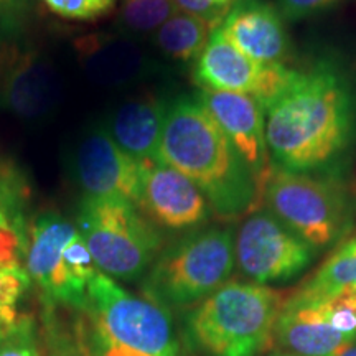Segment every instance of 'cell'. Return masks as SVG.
Listing matches in <instances>:
<instances>
[{
  "label": "cell",
  "mask_w": 356,
  "mask_h": 356,
  "mask_svg": "<svg viewBox=\"0 0 356 356\" xmlns=\"http://www.w3.org/2000/svg\"><path fill=\"white\" fill-rule=\"evenodd\" d=\"M269 356H297V355H293V353H289V351H274V353H270Z\"/></svg>",
  "instance_id": "obj_30"
},
{
  "label": "cell",
  "mask_w": 356,
  "mask_h": 356,
  "mask_svg": "<svg viewBox=\"0 0 356 356\" xmlns=\"http://www.w3.org/2000/svg\"><path fill=\"white\" fill-rule=\"evenodd\" d=\"M293 73L296 70L286 65L261 63L244 55L218 26L195 63L193 81L208 91L254 97L264 108L287 86Z\"/></svg>",
  "instance_id": "obj_9"
},
{
  "label": "cell",
  "mask_w": 356,
  "mask_h": 356,
  "mask_svg": "<svg viewBox=\"0 0 356 356\" xmlns=\"http://www.w3.org/2000/svg\"><path fill=\"white\" fill-rule=\"evenodd\" d=\"M220 30L239 51L261 63L286 65L291 58L286 20L269 0H238Z\"/></svg>",
  "instance_id": "obj_14"
},
{
  "label": "cell",
  "mask_w": 356,
  "mask_h": 356,
  "mask_svg": "<svg viewBox=\"0 0 356 356\" xmlns=\"http://www.w3.org/2000/svg\"><path fill=\"white\" fill-rule=\"evenodd\" d=\"M30 286V277L22 266L0 267V330L7 333L19 320L17 305Z\"/></svg>",
  "instance_id": "obj_21"
},
{
  "label": "cell",
  "mask_w": 356,
  "mask_h": 356,
  "mask_svg": "<svg viewBox=\"0 0 356 356\" xmlns=\"http://www.w3.org/2000/svg\"><path fill=\"white\" fill-rule=\"evenodd\" d=\"M233 231L197 228L163 248L142 279L144 297L167 310H184L226 284L234 270Z\"/></svg>",
  "instance_id": "obj_4"
},
{
  "label": "cell",
  "mask_w": 356,
  "mask_h": 356,
  "mask_svg": "<svg viewBox=\"0 0 356 356\" xmlns=\"http://www.w3.org/2000/svg\"><path fill=\"white\" fill-rule=\"evenodd\" d=\"M3 337H6V333H3L2 330H0V341H2V338H3Z\"/></svg>",
  "instance_id": "obj_31"
},
{
  "label": "cell",
  "mask_w": 356,
  "mask_h": 356,
  "mask_svg": "<svg viewBox=\"0 0 356 356\" xmlns=\"http://www.w3.org/2000/svg\"><path fill=\"white\" fill-rule=\"evenodd\" d=\"M84 317L86 320L78 322L79 351L84 356H149L114 343L99 328H96V325L89 320L86 312H84Z\"/></svg>",
  "instance_id": "obj_22"
},
{
  "label": "cell",
  "mask_w": 356,
  "mask_h": 356,
  "mask_svg": "<svg viewBox=\"0 0 356 356\" xmlns=\"http://www.w3.org/2000/svg\"><path fill=\"white\" fill-rule=\"evenodd\" d=\"M274 343L297 356H332L350 341L328 323L320 302L286 300Z\"/></svg>",
  "instance_id": "obj_15"
},
{
  "label": "cell",
  "mask_w": 356,
  "mask_h": 356,
  "mask_svg": "<svg viewBox=\"0 0 356 356\" xmlns=\"http://www.w3.org/2000/svg\"><path fill=\"white\" fill-rule=\"evenodd\" d=\"M286 300L269 286L228 280L186 314V340L203 356H261L273 348Z\"/></svg>",
  "instance_id": "obj_3"
},
{
  "label": "cell",
  "mask_w": 356,
  "mask_h": 356,
  "mask_svg": "<svg viewBox=\"0 0 356 356\" xmlns=\"http://www.w3.org/2000/svg\"><path fill=\"white\" fill-rule=\"evenodd\" d=\"M233 248L241 275L262 286L296 279L318 254L266 208L244 216L233 233Z\"/></svg>",
  "instance_id": "obj_8"
},
{
  "label": "cell",
  "mask_w": 356,
  "mask_h": 356,
  "mask_svg": "<svg viewBox=\"0 0 356 356\" xmlns=\"http://www.w3.org/2000/svg\"><path fill=\"white\" fill-rule=\"evenodd\" d=\"M332 356H356V341H353V343H348V345L341 346V348L338 350L335 355H332Z\"/></svg>",
  "instance_id": "obj_27"
},
{
  "label": "cell",
  "mask_w": 356,
  "mask_h": 356,
  "mask_svg": "<svg viewBox=\"0 0 356 356\" xmlns=\"http://www.w3.org/2000/svg\"><path fill=\"white\" fill-rule=\"evenodd\" d=\"M0 356H40L37 327L30 317H19L0 341Z\"/></svg>",
  "instance_id": "obj_23"
},
{
  "label": "cell",
  "mask_w": 356,
  "mask_h": 356,
  "mask_svg": "<svg viewBox=\"0 0 356 356\" xmlns=\"http://www.w3.org/2000/svg\"><path fill=\"white\" fill-rule=\"evenodd\" d=\"M6 225H10V221H8V218L6 216V213H3L2 208H0V226H6Z\"/></svg>",
  "instance_id": "obj_29"
},
{
  "label": "cell",
  "mask_w": 356,
  "mask_h": 356,
  "mask_svg": "<svg viewBox=\"0 0 356 356\" xmlns=\"http://www.w3.org/2000/svg\"><path fill=\"white\" fill-rule=\"evenodd\" d=\"M154 225L167 229H197L211 208L188 177L162 162H145L140 197L136 204Z\"/></svg>",
  "instance_id": "obj_11"
},
{
  "label": "cell",
  "mask_w": 356,
  "mask_h": 356,
  "mask_svg": "<svg viewBox=\"0 0 356 356\" xmlns=\"http://www.w3.org/2000/svg\"><path fill=\"white\" fill-rule=\"evenodd\" d=\"M178 12L197 17L218 29L238 0H173Z\"/></svg>",
  "instance_id": "obj_25"
},
{
  "label": "cell",
  "mask_w": 356,
  "mask_h": 356,
  "mask_svg": "<svg viewBox=\"0 0 356 356\" xmlns=\"http://www.w3.org/2000/svg\"><path fill=\"white\" fill-rule=\"evenodd\" d=\"M0 267H10V266H3V264H2V262H0Z\"/></svg>",
  "instance_id": "obj_32"
},
{
  "label": "cell",
  "mask_w": 356,
  "mask_h": 356,
  "mask_svg": "<svg viewBox=\"0 0 356 356\" xmlns=\"http://www.w3.org/2000/svg\"><path fill=\"white\" fill-rule=\"evenodd\" d=\"M51 12L65 19L95 20L113 10L115 0H43Z\"/></svg>",
  "instance_id": "obj_24"
},
{
  "label": "cell",
  "mask_w": 356,
  "mask_h": 356,
  "mask_svg": "<svg viewBox=\"0 0 356 356\" xmlns=\"http://www.w3.org/2000/svg\"><path fill=\"white\" fill-rule=\"evenodd\" d=\"M343 291H356V236L338 244L328 259L287 299L318 302Z\"/></svg>",
  "instance_id": "obj_18"
},
{
  "label": "cell",
  "mask_w": 356,
  "mask_h": 356,
  "mask_svg": "<svg viewBox=\"0 0 356 356\" xmlns=\"http://www.w3.org/2000/svg\"><path fill=\"white\" fill-rule=\"evenodd\" d=\"M160 160L188 177L222 220H238L262 208L251 170L198 97L170 102Z\"/></svg>",
  "instance_id": "obj_2"
},
{
  "label": "cell",
  "mask_w": 356,
  "mask_h": 356,
  "mask_svg": "<svg viewBox=\"0 0 356 356\" xmlns=\"http://www.w3.org/2000/svg\"><path fill=\"white\" fill-rule=\"evenodd\" d=\"M84 312L114 343L149 356H181L170 310L127 292L104 273L89 280Z\"/></svg>",
  "instance_id": "obj_7"
},
{
  "label": "cell",
  "mask_w": 356,
  "mask_h": 356,
  "mask_svg": "<svg viewBox=\"0 0 356 356\" xmlns=\"http://www.w3.org/2000/svg\"><path fill=\"white\" fill-rule=\"evenodd\" d=\"M215 30L202 19L178 12L154 33V40L163 55L188 63L198 60Z\"/></svg>",
  "instance_id": "obj_19"
},
{
  "label": "cell",
  "mask_w": 356,
  "mask_h": 356,
  "mask_svg": "<svg viewBox=\"0 0 356 356\" xmlns=\"http://www.w3.org/2000/svg\"><path fill=\"white\" fill-rule=\"evenodd\" d=\"M168 106L157 96L127 101L111 118L109 136L137 162H162L160 144Z\"/></svg>",
  "instance_id": "obj_16"
},
{
  "label": "cell",
  "mask_w": 356,
  "mask_h": 356,
  "mask_svg": "<svg viewBox=\"0 0 356 356\" xmlns=\"http://www.w3.org/2000/svg\"><path fill=\"white\" fill-rule=\"evenodd\" d=\"M50 356H84V355L83 353L78 355L76 351H73V350H65V351H55V353Z\"/></svg>",
  "instance_id": "obj_28"
},
{
  "label": "cell",
  "mask_w": 356,
  "mask_h": 356,
  "mask_svg": "<svg viewBox=\"0 0 356 356\" xmlns=\"http://www.w3.org/2000/svg\"><path fill=\"white\" fill-rule=\"evenodd\" d=\"M78 233L70 221L53 213L38 216L30 228L25 246V270L42 289L43 297L55 282L66 246Z\"/></svg>",
  "instance_id": "obj_17"
},
{
  "label": "cell",
  "mask_w": 356,
  "mask_h": 356,
  "mask_svg": "<svg viewBox=\"0 0 356 356\" xmlns=\"http://www.w3.org/2000/svg\"><path fill=\"white\" fill-rule=\"evenodd\" d=\"M198 101L244 160L262 197L267 180L275 168L267 145L264 108L254 97L208 89L200 91Z\"/></svg>",
  "instance_id": "obj_10"
},
{
  "label": "cell",
  "mask_w": 356,
  "mask_h": 356,
  "mask_svg": "<svg viewBox=\"0 0 356 356\" xmlns=\"http://www.w3.org/2000/svg\"><path fill=\"white\" fill-rule=\"evenodd\" d=\"M262 208L317 251L340 244L353 222L348 195L340 181L277 167L264 186Z\"/></svg>",
  "instance_id": "obj_6"
},
{
  "label": "cell",
  "mask_w": 356,
  "mask_h": 356,
  "mask_svg": "<svg viewBox=\"0 0 356 356\" xmlns=\"http://www.w3.org/2000/svg\"><path fill=\"white\" fill-rule=\"evenodd\" d=\"M78 226L97 269L126 282L144 277L162 251L154 222L124 198L86 197Z\"/></svg>",
  "instance_id": "obj_5"
},
{
  "label": "cell",
  "mask_w": 356,
  "mask_h": 356,
  "mask_svg": "<svg viewBox=\"0 0 356 356\" xmlns=\"http://www.w3.org/2000/svg\"><path fill=\"white\" fill-rule=\"evenodd\" d=\"M178 8L173 0H122L119 20L124 29L136 35L155 33Z\"/></svg>",
  "instance_id": "obj_20"
},
{
  "label": "cell",
  "mask_w": 356,
  "mask_h": 356,
  "mask_svg": "<svg viewBox=\"0 0 356 356\" xmlns=\"http://www.w3.org/2000/svg\"><path fill=\"white\" fill-rule=\"evenodd\" d=\"M345 0H277V10L286 22H299L340 6Z\"/></svg>",
  "instance_id": "obj_26"
},
{
  "label": "cell",
  "mask_w": 356,
  "mask_h": 356,
  "mask_svg": "<svg viewBox=\"0 0 356 356\" xmlns=\"http://www.w3.org/2000/svg\"><path fill=\"white\" fill-rule=\"evenodd\" d=\"M274 165L287 172L330 175L356 134V97L343 71L330 61L296 70L264 106Z\"/></svg>",
  "instance_id": "obj_1"
},
{
  "label": "cell",
  "mask_w": 356,
  "mask_h": 356,
  "mask_svg": "<svg viewBox=\"0 0 356 356\" xmlns=\"http://www.w3.org/2000/svg\"><path fill=\"white\" fill-rule=\"evenodd\" d=\"M144 165L124 152L106 129L89 132L76 152L78 181L88 197L124 198L137 204Z\"/></svg>",
  "instance_id": "obj_13"
},
{
  "label": "cell",
  "mask_w": 356,
  "mask_h": 356,
  "mask_svg": "<svg viewBox=\"0 0 356 356\" xmlns=\"http://www.w3.org/2000/svg\"><path fill=\"white\" fill-rule=\"evenodd\" d=\"M60 86L53 65L33 48L0 44V102L25 119L55 108Z\"/></svg>",
  "instance_id": "obj_12"
}]
</instances>
